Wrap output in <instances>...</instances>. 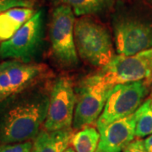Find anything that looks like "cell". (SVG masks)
Wrapping results in <instances>:
<instances>
[{
	"label": "cell",
	"mask_w": 152,
	"mask_h": 152,
	"mask_svg": "<svg viewBox=\"0 0 152 152\" xmlns=\"http://www.w3.org/2000/svg\"><path fill=\"white\" fill-rule=\"evenodd\" d=\"M50 93L36 86L0 105V144L34 140L47 118Z\"/></svg>",
	"instance_id": "obj_1"
},
{
	"label": "cell",
	"mask_w": 152,
	"mask_h": 152,
	"mask_svg": "<svg viewBox=\"0 0 152 152\" xmlns=\"http://www.w3.org/2000/svg\"><path fill=\"white\" fill-rule=\"evenodd\" d=\"M75 42L78 56L88 64L104 67L114 57L108 30L91 18L84 17L75 22Z\"/></svg>",
	"instance_id": "obj_2"
},
{
	"label": "cell",
	"mask_w": 152,
	"mask_h": 152,
	"mask_svg": "<svg viewBox=\"0 0 152 152\" xmlns=\"http://www.w3.org/2000/svg\"><path fill=\"white\" fill-rule=\"evenodd\" d=\"M113 85L99 72L84 79L75 89L76 102L72 128L81 130L97 121Z\"/></svg>",
	"instance_id": "obj_3"
},
{
	"label": "cell",
	"mask_w": 152,
	"mask_h": 152,
	"mask_svg": "<svg viewBox=\"0 0 152 152\" xmlns=\"http://www.w3.org/2000/svg\"><path fill=\"white\" fill-rule=\"evenodd\" d=\"M75 26V13L70 7L61 4L53 10L49 31L52 52L60 65L68 69L79 64Z\"/></svg>",
	"instance_id": "obj_4"
},
{
	"label": "cell",
	"mask_w": 152,
	"mask_h": 152,
	"mask_svg": "<svg viewBox=\"0 0 152 152\" xmlns=\"http://www.w3.org/2000/svg\"><path fill=\"white\" fill-rule=\"evenodd\" d=\"M148 91L149 85L144 80L114 86L96 123L97 130L114 121L134 113L142 105Z\"/></svg>",
	"instance_id": "obj_5"
},
{
	"label": "cell",
	"mask_w": 152,
	"mask_h": 152,
	"mask_svg": "<svg viewBox=\"0 0 152 152\" xmlns=\"http://www.w3.org/2000/svg\"><path fill=\"white\" fill-rule=\"evenodd\" d=\"M46 73L39 64L7 60L0 63V105L37 86Z\"/></svg>",
	"instance_id": "obj_6"
},
{
	"label": "cell",
	"mask_w": 152,
	"mask_h": 152,
	"mask_svg": "<svg viewBox=\"0 0 152 152\" xmlns=\"http://www.w3.org/2000/svg\"><path fill=\"white\" fill-rule=\"evenodd\" d=\"M43 20V12H36L12 37L1 42L0 58L30 63L42 46Z\"/></svg>",
	"instance_id": "obj_7"
},
{
	"label": "cell",
	"mask_w": 152,
	"mask_h": 152,
	"mask_svg": "<svg viewBox=\"0 0 152 152\" xmlns=\"http://www.w3.org/2000/svg\"><path fill=\"white\" fill-rule=\"evenodd\" d=\"M76 96L72 80L67 76H60L53 85L49 96L44 130L71 129L74 121Z\"/></svg>",
	"instance_id": "obj_8"
},
{
	"label": "cell",
	"mask_w": 152,
	"mask_h": 152,
	"mask_svg": "<svg viewBox=\"0 0 152 152\" xmlns=\"http://www.w3.org/2000/svg\"><path fill=\"white\" fill-rule=\"evenodd\" d=\"M100 73L113 86L148 80L152 76V48L132 56L116 55Z\"/></svg>",
	"instance_id": "obj_9"
},
{
	"label": "cell",
	"mask_w": 152,
	"mask_h": 152,
	"mask_svg": "<svg viewBox=\"0 0 152 152\" xmlns=\"http://www.w3.org/2000/svg\"><path fill=\"white\" fill-rule=\"evenodd\" d=\"M113 31L118 55L132 56L152 48L151 25L123 17L114 22Z\"/></svg>",
	"instance_id": "obj_10"
},
{
	"label": "cell",
	"mask_w": 152,
	"mask_h": 152,
	"mask_svg": "<svg viewBox=\"0 0 152 152\" xmlns=\"http://www.w3.org/2000/svg\"><path fill=\"white\" fill-rule=\"evenodd\" d=\"M99 131L100 141L96 152H121L135 137V113L114 121Z\"/></svg>",
	"instance_id": "obj_11"
},
{
	"label": "cell",
	"mask_w": 152,
	"mask_h": 152,
	"mask_svg": "<svg viewBox=\"0 0 152 152\" xmlns=\"http://www.w3.org/2000/svg\"><path fill=\"white\" fill-rule=\"evenodd\" d=\"M74 134L73 129L53 132L42 129L34 139L31 152H64Z\"/></svg>",
	"instance_id": "obj_12"
},
{
	"label": "cell",
	"mask_w": 152,
	"mask_h": 152,
	"mask_svg": "<svg viewBox=\"0 0 152 152\" xmlns=\"http://www.w3.org/2000/svg\"><path fill=\"white\" fill-rule=\"evenodd\" d=\"M35 13L33 8H14L0 14V42L12 37Z\"/></svg>",
	"instance_id": "obj_13"
},
{
	"label": "cell",
	"mask_w": 152,
	"mask_h": 152,
	"mask_svg": "<svg viewBox=\"0 0 152 152\" xmlns=\"http://www.w3.org/2000/svg\"><path fill=\"white\" fill-rule=\"evenodd\" d=\"M58 3L69 6L78 16L98 15L109 10L116 0H57Z\"/></svg>",
	"instance_id": "obj_14"
},
{
	"label": "cell",
	"mask_w": 152,
	"mask_h": 152,
	"mask_svg": "<svg viewBox=\"0 0 152 152\" xmlns=\"http://www.w3.org/2000/svg\"><path fill=\"white\" fill-rule=\"evenodd\" d=\"M100 141V133L93 127H86L74 134L70 145L76 152H96Z\"/></svg>",
	"instance_id": "obj_15"
},
{
	"label": "cell",
	"mask_w": 152,
	"mask_h": 152,
	"mask_svg": "<svg viewBox=\"0 0 152 152\" xmlns=\"http://www.w3.org/2000/svg\"><path fill=\"white\" fill-rule=\"evenodd\" d=\"M151 134V99H148L135 112V136L137 138H144Z\"/></svg>",
	"instance_id": "obj_16"
},
{
	"label": "cell",
	"mask_w": 152,
	"mask_h": 152,
	"mask_svg": "<svg viewBox=\"0 0 152 152\" xmlns=\"http://www.w3.org/2000/svg\"><path fill=\"white\" fill-rule=\"evenodd\" d=\"M34 0H0V14L14 8H33Z\"/></svg>",
	"instance_id": "obj_17"
},
{
	"label": "cell",
	"mask_w": 152,
	"mask_h": 152,
	"mask_svg": "<svg viewBox=\"0 0 152 152\" xmlns=\"http://www.w3.org/2000/svg\"><path fill=\"white\" fill-rule=\"evenodd\" d=\"M32 146L31 141L16 144H0V152H31Z\"/></svg>",
	"instance_id": "obj_18"
},
{
	"label": "cell",
	"mask_w": 152,
	"mask_h": 152,
	"mask_svg": "<svg viewBox=\"0 0 152 152\" xmlns=\"http://www.w3.org/2000/svg\"><path fill=\"white\" fill-rule=\"evenodd\" d=\"M124 152H147L145 147L144 140L140 139L134 140L130 144L124 149Z\"/></svg>",
	"instance_id": "obj_19"
},
{
	"label": "cell",
	"mask_w": 152,
	"mask_h": 152,
	"mask_svg": "<svg viewBox=\"0 0 152 152\" xmlns=\"http://www.w3.org/2000/svg\"><path fill=\"white\" fill-rule=\"evenodd\" d=\"M144 144L147 152H152V134L144 140Z\"/></svg>",
	"instance_id": "obj_20"
},
{
	"label": "cell",
	"mask_w": 152,
	"mask_h": 152,
	"mask_svg": "<svg viewBox=\"0 0 152 152\" xmlns=\"http://www.w3.org/2000/svg\"><path fill=\"white\" fill-rule=\"evenodd\" d=\"M64 152H76L74 149H73V147L69 146L66 148L65 150H64Z\"/></svg>",
	"instance_id": "obj_21"
},
{
	"label": "cell",
	"mask_w": 152,
	"mask_h": 152,
	"mask_svg": "<svg viewBox=\"0 0 152 152\" xmlns=\"http://www.w3.org/2000/svg\"><path fill=\"white\" fill-rule=\"evenodd\" d=\"M151 108H152V99H151Z\"/></svg>",
	"instance_id": "obj_22"
}]
</instances>
